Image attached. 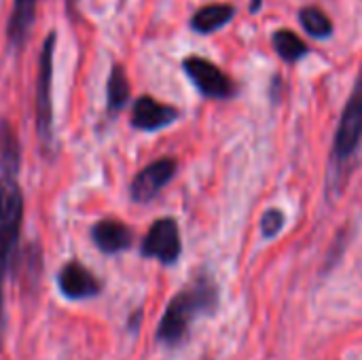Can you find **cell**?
I'll return each instance as SVG.
<instances>
[{"mask_svg": "<svg viewBox=\"0 0 362 360\" xmlns=\"http://www.w3.org/2000/svg\"><path fill=\"white\" fill-rule=\"evenodd\" d=\"M218 303H221V295H218L216 282L204 272L197 274L168 303L159 320L157 333H155L157 344L165 348L182 346L189 339L191 327L197 323V318L214 316V312L218 310Z\"/></svg>", "mask_w": 362, "mask_h": 360, "instance_id": "obj_1", "label": "cell"}, {"mask_svg": "<svg viewBox=\"0 0 362 360\" xmlns=\"http://www.w3.org/2000/svg\"><path fill=\"white\" fill-rule=\"evenodd\" d=\"M23 221V193L15 176H0V348L4 337V284L13 272Z\"/></svg>", "mask_w": 362, "mask_h": 360, "instance_id": "obj_2", "label": "cell"}, {"mask_svg": "<svg viewBox=\"0 0 362 360\" xmlns=\"http://www.w3.org/2000/svg\"><path fill=\"white\" fill-rule=\"evenodd\" d=\"M55 42L57 34L49 32L40 57H38V72H36V134L40 142L49 149L53 144V55H55Z\"/></svg>", "mask_w": 362, "mask_h": 360, "instance_id": "obj_3", "label": "cell"}, {"mask_svg": "<svg viewBox=\"0 0 362 360\" xmlns=\"http://www.w3.org/2000/svg\"><path fill=\"white\" fill-rule=\"evenodd\" d=\"M180 252L182 240L178 223L174 219H157L142 240L140 255L144 259H155L161 265H174L180 259Z\"/></svg>", "mask_w": 362, "mask_h": 360, "instance_id": "obj_4", "label": "cell"}, {"mask_svg": "<svg viewBox=\"0 0 362 360\" xmlns=\"http://www.w3.org/2000/svg\"><path fill=\"white\" fill-rule=\"evenodd\" d=\"M362 142V79L356 89L352 91L346 110L341 115V123L337 127L335 136V149L333 155L339 161H348L361 146Z\"/></svg>", "mask_w": 362, "mask_h": 360, "instance_id": "obj_5", "label": "cell"}, {"mask_svg": "<svg viewBox=\"0 0 362 360\" xmlns=\"http://www.w3.org/2000/svg\"><path fill=\"white\" fill-rule=\"evenodd\" d=\"M187 76L197 85V89L208 95V98H214V100H223V98H229L235 93V85L233 81L223 74L218 70V66H214L212 62L204 59V57H187L185 64H182Z\"/></svg>", "mask_w": 362, "mask_h": 360, "instance_id": "obj_6", "label": "cell"}, {"mask_svg": "<svg viewBox=\"0 0 362 360\" xmlns=\"http://www.w3.org/2000/svg\"><path fill=\"white\" fill-rule=\"evenodd\" d=\"M174 174H176V161L170 157H163V159L148 163L132 180V187H129L132 199L136 204H148L174 178Z\"/></svg>", "mask_w": 362, "mask_h": 360, "instance_id": "obj_7", "label": "cell"}, {"mask_svg": "<svg viewBox=\"0 0 362 360\" xmlns=\"http://www.w3.org/2000/svg\"><path fill=\"white\" fill-rule=\"evenodd\" d=\"M57 289L70 301L91 299L102 293V282L78 261L66 263L57 274Z\"/></svg>", "mask_w": 362, "mask_h": 360, "instance_id": "obj_8", "label": "cell"}, {"mask_svg": "<svg viewBox=\"0 0 362 360\" xmlns=\"http://www.w3.org/2000/svg\"><path fill=\"white\" fill-rule=\"evenodd\" d=\"M178 119V110L157 102L151 95H142L134 102L132 108V125L140 132H157L172 125Z\"/></svg>", "mask_w": 362, "mask_h": 360, "instance_id": "obj_9", "label": "cell"}, {"mask_svg": "<svg viewBox=\"0 0 362 360\" xmlns=\"http://www.w3.org/2000/svg\"><path fill=\"white\" fill-rule=\"evenodd\" d=\"M91 242L102 255H119L132 248L134 231L121 221L104 219L91 227Z\"/></svg>", "mask_w": 362, "mask_h": 360, "instance_id": "obj_10", "label": "cell"}, {"mask_svg": "<svg viewBox=\"0 0 362 360\" xmlns=\"http://www.w3.org/2000/svg\"><path fill=\"white\" fill-rule=\"evenodd\" d=\"M38 0H13L11 17L6 23V40L11 51H19L30 36V30L36 19Z\"/></svg>", "mask_w": 362, "mask_h": 360, "instance_id": "obj_11", "label": "cell"}, {"mask_svg": "<svg viewBox=\"0 0 362 360\" xmlns=\"http://www.w3.org/2000/svg\"><path fill=\"white\" fill-rule=\"evenodd\" d=\"M21 170V144L6 119H0V176H17Z\"/></svg>", "mask_w": 362, "mask_h": 360, "instance_id": "obj_12", "label": "cell"}, {"mask_svg": "<svg viewBox=\"0 0 362 360\" xmlns=\"http://www.w3.org/2000/svg\"><path fill=\"white\" fill-rule=\"evenodd\" d=\"M233 13H235V8L229 4H208V6H202L193 15L191 25L199 34H210V32L223 28L233 17Z\"/></svg>", "mask_w": 362, "mask_h": 360, "instance_id": "obj_13", "label": "cell"}, {"mask_svg": "<svg viewBox=\"0 0 362 360\" xmlns=\"http://www.w3.org/2000/svg\"><path fill=\"white\" fill-rule=\"evenodd\" d=\"M129 102V81L123 70V66L115 64L106 83V106L110 115H117L125 108Z\"/></svg>", "mask_w": 362, "mask_h": 360, "instance_id": "obj_14", "label": "cell"}, {"mask_svg": "<svg viewBox=\"0 0 362 360\" xmlns=\"http://www.w3.org/2000/svg\"><path fill=\"white\" fill-rule=\"evenodd\" d=\"M274 47L278 55L286 62H297L308 53V45L291 30H280L274 34Z\"/></svg>", "mask_w": 362, "mask_h": 360, "instance_id": "obj_15", "label": "cell"}, {"mask_svg": "<svg viewBox=\"0 0 362 360\" xmlns=\"http://www.w3.org/2000/svg\"><path fill=\"white\" fill-rule=\"evenodd\" d=\"M299 19H301V25L305 28V32L310 36H314V38H325V36H329L333 32L331 19L320 8H316V6L303 8L301 15H299Z\"/></svg>", "mask_w": 362, "mask_h": 360, "instance_id": "obj_16", "label": "cell"}, {"mask_svg": "<svg viewBox=\"0 0 362 360\" xmlns=\"http://www.w3.org/2000/svg\"><path fill=\"white\" fill-rule=\"evenodd\" d=\"M284 227V214L280 210H267L261 216V233L265 238H274L282 231Z\"/></svg>", "mask_w": 362, "mask_h": 360, "instance_id": "obj_17", "label": "cell"}]
</instances>
